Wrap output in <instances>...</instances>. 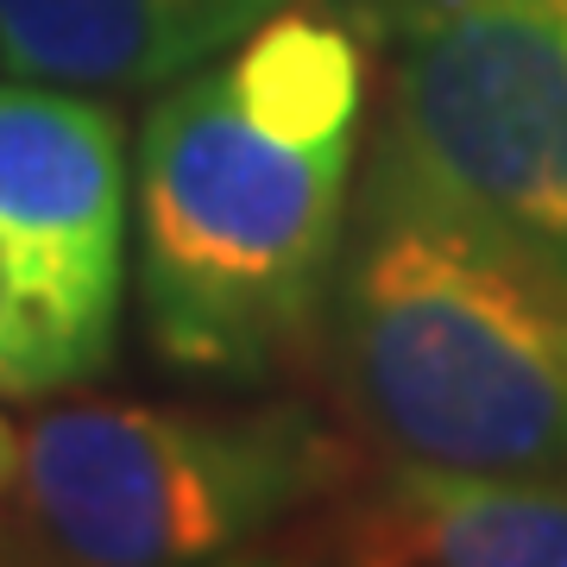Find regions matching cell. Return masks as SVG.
Here are the masks:
<instances>
[{
	"label": "cell",
	"mask_w": 567,
	"mask_h": 567,
	"mask_svg": "<svg viewBox=\"0 0 567 567\" xmlns=\"http://www.w3.org/2000/svg\"><path fill=\"white\" fill-rule=\"evenodd\" d=\"M372 58L334 0H290L164 89L140 126L133 259L171 365L271 379L322 341Z\"/></svg>",
	"instance_id": "obj_1"
},
{
	"label": "cell",
	"mask_w": 567,
	"mask_h": 567,
	"mask_svg": "<svg viewBox=\"0 0 567 567\" xmlns=\"http://www.w3.org/2000/svg\"><path fill=\"white\" fill-rule=\"evenodd\" d=\"M365 447L466 473H567V259L365 158L322 316Z\"/></svg>",
	"instance_id": "obj_2"
},
{
	"label": "cell",
	"mask_w": 567,
	"mask_h": 567,
	"mask_svg": "<svg viewBox=\"0 0 567 567\" xmlns=\"http://www.w3.org/2000/svg\"><path fill=\"white\" fill-rule=\"evenodd\" d=\"M365 466L309 404H107L82 398L20 429L0 543L32 561L177 567L278 543Z\"/></svg>",
	"instance_id": "obj_3"
},
{
	"label": "cell",
	"mask_w": 567,
	"mask_h": 567,
	"mask_svg": "<svg viewBox=\"0 0 567 567\" xmlns=\"http://www.w3.org/2000/svg\"><path fill=\"white\" fill-rule=\"evenodd\" d=\"M372 158L567 259V0H404Z\"/></svg>",
	"instance_id": "obj_4"
},
{
	"label": "cell",
	"mask_w": 567,
	"mask_h": 567,
	"mask_svg": "<svg viewBox=\"0 0 567 567\" xmlns=\"http://www.w3.org/2000/svg\"><path fill=\"white\" fill-rule=\"evenodd\" d=\"M126 126L89 89L0 76V265L32 385L107 372L126 303Z\"/></svg>",
	"instance_id": "obj_5"
},
{
	"label": "cell",
	"mask_w": 567,
	"mask_h": 567,
	"mask_svg": "<svg viewBox=\"0 0 567 567\" xmlns=\"http://www.w3.org/2000/svg\"><path fill=\"white\" fill-rule=\"evenodd\" d=\"M347 567H567V473H466L379 454L278 536Z\"/></svg>",
	"instance_id": "obj_6"
},
{
	"label": "cell",
	"mask_w": 567,
	"mask_h": 567,
	"mask_svg": "<svg viewBox=\"0 0 567 567\" xmlns=\"http://www.w3.org/2000/svg\"><path fill=\"white\" fill-rule=\"evenodd\" d=\"M290 0H0V70L58 89H164Z\"/></svg>",
	"instance_id": "obj_7"
},
{
	"label": "cell",
	"mask_w": 567,
	"mask_h": 567,
	"mask_svg": "<svg viewBox=\"0 0 567 567\" xmlns=\"http://www.w3.org/2000/svg\"><path fill=\"white\" fill-rule=\"evenodd\" d=\"M0 398H39L25 334H20V309H13V290H7V265H0Z\"/></svg>",
	"instance_id": "obj_8"
},
{
	"label": "cell",
	"mask_w": 567,
	"mask_h": 567,
	"mask_svg": "<svg viewBox=\"0 0 567 567\" xmlns=\"http://www.w3.org/2000/svg\"><path fill=\"white\" fill-rule=\"evenodd\" d=\"M13 473H20V429L0 416V505H7V492H13Z\"/></svg>",
	"instance_id": "obj_9"
}]
</instances>
